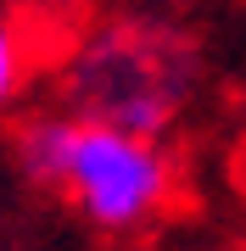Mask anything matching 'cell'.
I'll list each match as a JSON object with an SVG mask.
<instances>
[{"mask_svg":"<svg viewBox=\"0 0 246 251\" xmlns=\"http://www.w3.org/2000/svg\"><path fill=\"white\" fill-rule=\"evenodd\" d=\"M11 168L34 190L67 201L95 234H151L185 201V162L173 140L73 117L67 106H34L11 128Z\"/></svg>","mask_w":246,"mask_h":251,"instance_id":"cell-1","label":"cell"},{"mask_svg":"<svg viewBox=\"0 0 246 251\" xmlns=\"http://www.w3.org/2000/svg\"><path fill=\"white\" fill-rule=\"evenodd\" d=\"M45 73L73 117L173 140L201 95V39L168 11H101L62 28Z\"/></svg>","mask_w":246,"mask_h":251,"instance_id":"cell-2","label":"cell"},{"mask_svg":"<svg viewBox=\"0 0 246 251\" xmlns=\"http://www.w3.org/2000/svg\"><path fill=\"white\" fill-rule=\"evenodd\" d=\"M39 23L45 17H34V11L0 0V117L28 95V78L45 73L51 50H56V39L39 34Z\"/></svg>","mask_w":246,"mask_h":251,"instance_id":"cell-3","label":"cell"},{"mask_svg":"<svg viewBox=\"0 0 246 251\" xmlns=\"http://www.w3.org/2000/svg\"><path fill=\"white\" fill-rule=\"evenodd\" d=\"M11 6H23V11H34V17H51L62 0H11Z\"/></svg>","mask_w":246,"mask_h":251,"instance_id":"cell-4","label":"cell"},{"mask_svg":"<svg viewBox=\"0 0 246 251\" xmlns=\"http://www.w3.org/2000/svg\"><path fill=\"white\" fill-rule=\"evenodd\" d=\"M151 11H173V6H191V0H146Z\"/></svg>","mask_w":246,"mask_h":251,"instance_id":"cell-5","label":"cell"},{"mask_svg":"<svg viewBox=\"0 0 246 251\" xmlns=\"http://www.w3.org/2000/svg\"><path fill=\"white\" fill-rule=\"evenodd\" d=\"M241 128H246V100H241Z\"/></svg>","mask_w":246,"mask_h":251,"instance_id":"cell-6","label":"cell"}]
</instances>
